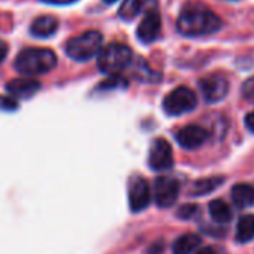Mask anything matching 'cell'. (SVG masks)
<instances>
[{"label": "cell", "instance_id": "cell-1", "mask_svg": "<svg viewBox=\"0 0 254 254\" xmlns=\"http://www.w3.org/2000/svg\"><path fill=\"white\" fill-rule=\"evenodd\" d=\"M221 27V18L206 6H187L177 20L178 32L187 38L212 35Z\"/></svg>", "mask_w": 254, "mask_h": 254}, {"label": "cell", "instance_id": "cell-2", "mask_svg": "<svg viewBox=\"0 0 254 254\" xmlns=\"http://www.w3.org/2000/svg\"><path fill=\"white\" fill-rule=\"evenodd\" d=\"M56 66L57 56L50 48H24L17 54L14 60L15 70L26 76L48 73Z\"/></svg>", "mask_w": 254, "mask_h": 254}, {"label": "cell", "instance_id": "cell-3", "mask_svg": "<svg viewBox=\"0 0 254 254\" xmlns=\"http://www.w3.org/2000/svg\"><path fill=\"white\" fill-rule=\"evenodd\" d=\"M133 60L132 50L123 44H109L97 56V67L102 73L118 75L127 69Z\"/></svg>", "mask_w": 254, "mask_h": 254}, {"label": "cell", "instance_id": "cell-4", "mask_svg": "<svg viewBox=\"0 0 254 254\" xmlns=\"http://www.w3.org/2000/svg\"><path fill=\"white\" fill-rule=\"evenodd\" d=\"M103 36L97 30H88L66 42V54L75 62H88L102 51Z\"/></svg>", "mask_w": 254, "mask_h": 254}, {"label": "cell", "instance_id": "cell-5", "mask_svg": "<svg viewBox=\"0 0 254 254\" xmlns=\"http://www.w3.org/2000/svg\"><path fill=\"white\" fill-rule=\"evenodd\" d=\"M197 105V97L194 91L189 87H177L174 88L163 100V109L168 115L178 117L193 111Z\"/></svg>", "mask_w": 254, "mask_h": 254}, {"label": "cell", "instance_id": "cell-6", "mask_svg": "<svg viewBox=\"0 0 254 254\" xmlns=\"http://www.w3.org/2000/svg\"><path fill=\"white\" fill-rule=\"evenodd\" d=\"M148 166L153 171H168L174 166L172 147L166 139L157 138L153 141L148 153Z\"/></svg>", "mask_w": 254, "mask_h": 254}, {"label": "cell", "instance_id": "cell-7", "mask_svg": "<svg viewBox=\"0 0 254 254\" xmlns=\"http://www.w3.org/2000/svg\"><path fill=\"white\" fill-rule=\"evenodd\" d=\"M199 88L208 103H217L229 93V81L221 75H209L199 81Z\"/></svg>", "mask_w": 254, "mask_h": 254}, {"label": "cell", "instance_id": "cell-8", "mask_svg": "<svg viewBox=\"0 0 254 254\" xmlns=\"http://www.w3.org/2000/svg\"><path fill=\"white\" fill-rule=\"evenodd\" d=\"M180 196V184L174 178L159 177L154 183V199L160 208H169L177 203Z\"/></svg>", "mask_w": 254, "mask_h": 254}, {"label": "cell", "instance_id": "cell-9", "mask_svg": "<svg viewBox=\"0 0 254 254\" xmlns=\"http://www.w3.org/2000/svg\"><path fill=\"white\" fill-rule=\"evenodd\" d=\"M151 200L150 186L145 178L136 175L129 183V205L133 212L144 211Z\"/></svg>", "mask_w": 254, "mask_h": 254}, {"label": "cell", "instance_id": "cell-10", "mask_svg": "<svg viewBox=\"0 0 254 254\" xmlns=\"http://www.w3.org/2000/svg\"><path fill=\"white\" fill-rule=\"evenodd\" d=\"M160 30H162L160 12L156 8H150L136 29V36L142 44L148 45V44H153L159 38Z\"/></svg>", "mask_w": 254, "mask_h": 254}, {"label": "cell", "instance_id": "cell-11", "mask_svg": "<svg viewBox=\"0 0 254 254\" xmlns=\"http://www.w3.org/2000/svg\"><path fill=\"white\" fill-rule=\"evenodd\" d=\"M177 142L186 148V150H196L200 145L205 144V141L208 139V132L205 127L197 126V124H189L183 129H180L175 135Z\"/></svg>", "mask_w": 254, "mask_h": 254}, {"label": "cell", "instance_id": "cell-12", "mask_svg": "<svg viewBox=\"0 0 254 254\" xmlns=\"http://www.w3.org/2000/svg\"><path fill=\"white\" fill-rule=\"evenodd\" d=\"M41 90V82L32 78H15L6 84V91L20 99H29Z\"/></svg>", "mask_w": 254, "mask_h": 254}, {"label": "cell", "instance_id": "cell-13", "mask_svg": "<svg viewBox=\"0 0 254 254\" xmlns=\"http://www.w3.org/2000/svg\"><path fill=\"white\" fill-rule=\"evenodd\" d=\"M59 29V20L53 15H42L38 17L32 26H30V33L32 36L38 38V39H47L51 38L53 35H56Z\"/></svg>", "mask_w": 254, "mask_h": 254}, {"label": "cell", "instance_id": "cell-14", "mask_svg": "<svg viewBox=\"0 0 254 254\" xmlns=\"http://www.w3.org/2000/svg\"><path fill=\"white\" fill-rule=\"evenodd\" d=\"M232 200L239 208L254 205V187L250 184H236L232 189Z\"/></svg>", "mask_w": 254, "mask_h": 254}, {"label": "cell", "instance_id": "cell-15", "mask_svg": "<svg viewBox=\"0 0 254 254\" xmlns=\"http://www.w3.org/2000/svg\"><path fill=\"white\" fill-rule=\"evenodd\" d=\"M148 2L150 0H124L118 11L120 18H123L124 21H132L142 12L144 8H147Z\"/></svg>", "mask_w": 254, "mask_h": 254}, {"label": "cell", "instance_id": "cell-16", "mask_svg": "<svg viewBox=\"0 0 254 254\" xmlns=\"http://www.w3.org/2000/svg\"><path fill=\"white\" fill-rule=\"evenodd\" d=\"M208 212H209L211 218L215 223H220V224H226V223H229L232 220V209L221 199H215V200L209 202Z\"/></svg>", "mask_w": 254, "mask_h": 254}, {"label": "cell", "instance_id": "cell-17", "mask_svg": "<svg viewBox=\"0 0 254 254\" xmlns=\"http://www.w3.org/2000/svg\"><path fill=\"white\" fill-rule=\"evenodd\" d=\"M235 236H236V241L242 244L254 238V215L253 214H245L238 220Z\"/></svg>", "mask_w": 254, "mask_h": 254}, {"label": "cell", "instance_id": "cell-18", "mask_svg": "<svg viewBox=\"0 0 254 254\" xmlns=\"http://www.w3.org/2000/svg\"><path fill=\"white\" fill-rule=\"evenodd\" d=\"M199 245H200L199 236H196L193 233H186L174 242L172 251H174V254H191L193 251L197 250Z\"/></svg>", "mask_w": 254, "mask_h": 254}, {"label": "cell", "instance_id": "cell-19", "mask_svg": "<svg viewBox=\"0 0 254 254\" xmlns=\"http://www.w3.org/2000/svg\"><path fill=\"white\" fill-rule=\"evenodd\" d=\"M223 183H224V178L223 177H209V178L197 180L193 184V187H191V194H194V196L209 194L214 190H217Z\"/></svg>", "mask_w": 254, "mask_h": 254}, {"label": "cell", "instance_id": "cell-20", "mask_svg": "<svg viewBox=\"0 0 254 254\" xmlns=\"http://www.w3.org/2000/svg\"><path fill=\"white\" fill-rule=\"evenodd\" d=\"M241 93H242V97H244L247 102L254 103V76L248 78V79L242 84Z\"/></svg>", "mask_w": 254, "mask_h": 254}, {"label": "cell", "instance_id": "cell-21", "mask_svg": "<svg viewBox=\"0 0 254 254\" xmlns=\"http://www.w3.org/2000/svg\"><path fill=\"white\" fill-rule=\"evenodd\" d=\"M197 211H199V208H197L196 205L186 203V205H183V206L178 209L177 215H178L180 218H183V220H190V218H194V217H196Z\"/></svg>", "mask_w": 254, "mask_h": 254}, {"label": "cell", "instance_id": "cell-22", "mask_svg": "<svg viewBox=\"0 0 254 254\" xmlns=\"http://www.w3.org/2000/svg\"><path fill=\"white\" fill-rule=\"evenodd\" d=\"M127 81L124 78H121L120 75H112L108 81L102 82L100 84V88H105V90H109V88H115V87H126Z\"/></svg>", "mask_w": 254, "mask_h": 254}, {"label": "cell", "instance_id": "cell-23", "mask_svg": "<svg viewBox=\"0 0 254 254\" xmlns=\"http://www.w3.org/2000/svg\"><path fill=\"white\" fill-rule=\"evenodd\" d=\"M0 108L3 111H15L18 108V103L14 97H2L0 99Z\"/></svg>", "mask_w": 254, "mask_h": 254}, {"label": "cell", "instance_id": "cell-24", "mask_svg": "<svg viewBox=\"0 0 254 254\" xmlns=\"http://www.w3.org/2000/svg\"><path fill=\"white\" fill-rule=\"evenodd\" d=\"M39 2L48 3V5H57V6H64V5H72L76 0H39Z\"/></svg>", "mask_w": 254, "mask_h": 254}, {"label": "cell", "instance_id": "cell-25", "mask_svg": "<svg viewBox=\"0 0 254 254\" xmlns=\"http://www.w3.org/2000/svg\"><path fill=\"white\" fill-rule=\"evenodd\" d=\"M245 127L251 133H254V111L245 115Z\"/></svg>", "mask_w": 254, "mask_h": 254}, {"label": "cell", "instance_id": "cell-26", "mask_svg": "<svg viewBox=\"0 0 254 254\" xmlns=\"http://www.w3.org/2000/svg\"><path fill=\"white\" fill-rule=\"evenodd\" d=\"M8 51H9V47H8V44H6L5 41L0 39V63H2V62L6 59V56H8Z\"/></svg>", "mask_w": 254, "mask_h": 254}, {"label": "cell", "instance_id": "cell-27", "mask_svg": "<svg viewBox=\"0 0 254 254\" xmlns=\"http://www.w3.org/2000/svg\"><path fill=\"white\" fill-rule=\"evenodd\" d=\"M196 254H218V253L214 247H205V248H200Z\"/></svg>", "mask_w": 254, "mask_h": 254}, {"label": "cell", "instance_id": "cell-28", "mask_svg": "<svg viewBox=\"0 0 254 254\" xmlns=\"http://www.w3.org/2000/svg\"><path fill=\"white\" fill-rule=\"evenodd\" d=\"M103 2H105V3H108V5H112V3H115V2H117V0H103Z\"/></svg>", "mask_w": 254, "mask_h": 254}, {"label": "cell", "instance_id": "cell-29", "mask_svg": "<svg viewBox=\"0 0 254 254\" xmlns=\"http://www.w3.org/2000/svg\"><path fill=\"white\" fill-rule=\"evenodd\" d=\"M224 2H230V3H235V2H239V0H224Z\"/></svg>", "mask_w": 254, "mask_h": 254}]
</instances>
